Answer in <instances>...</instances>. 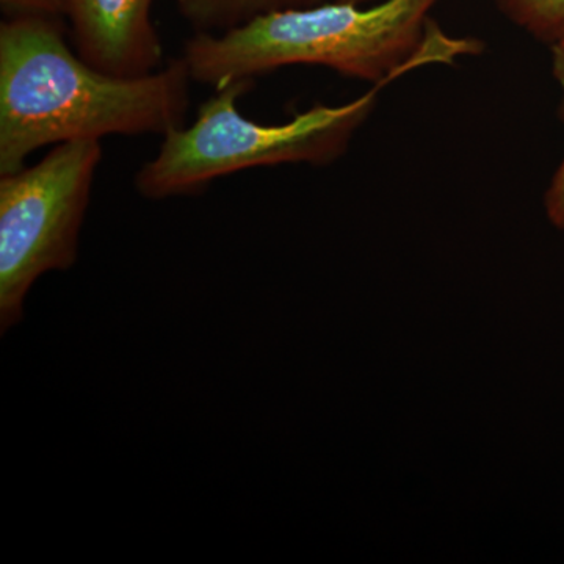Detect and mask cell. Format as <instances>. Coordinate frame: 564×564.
Wrapping results in <instances>:
<instances>
[{"instance_id":"1","label":"cell","mask_w":564,"mask_h":564,"mask_svg":"<svg viewBox=\"0 0 564 564\" xmlns=\"http://www.w3.org/2000/svg\"><path fill=\"white\" fill-rule=\"evenodd\" d=\"M191 73L176 57L141 77L93 68L70 50L62 20L0 24V176L51 144L109 135H166L191 109Z\"/></svg>"},{"instance_id":"2","label":"cell","mask_w":564,"mask_h":564,"mask_svg":"<svg viewBox=\"0 0 564 564\" xmlns=\"http://www.w3.org/2000/svg\"><path fill=\"white\" fill-rule=\"evenodd\" d=\"M440 0H384L373 7L318 3L259 14L221 33H195L181 57L193 82L225 87L293 65L325 66L372 85L414 66L454 63L481 51L477 40L451 39L429 13Z\"/></svg>"},{"instance_id":"3","label":"cell","mask_w":564,"mask_h":564,"mask_svg":"<svg viewBox=\"0 0 564 564\" xmlns=\"http://www.w3.org/2000/svg\"><path fill=\"white\" fill-rule=\"evenodd\" d=\"M389 84L372 85V90L340 106L317 104L282 124H261L240 113L237 102L254 80L215 88L191 128L163 135L158 155L140 166L133 185L143 198L159 202L198 195L212 182L245 170L282 163L329 165L347 152Z\"/></svg>"},{"instance_id":"4","label":"cell","mask_w":564,"mask_h":564,"mask_svg":"<svg viewBox=\"0 0 564 564\" xmlns=\"http://www.w3.org/2000/svg\"><path fill=\"white\" fill-rule=\"evenodd\" d=\"M101 161V140L68 141L35 165L0 176V332L21 321L41 274L76 262Z\"/></svg>"},{"instance_id":"5","label":"cell","mask_w":564,"mask_h":564,"mask_svg":"<svg viewBox=\"0 0 564 564\" xmlns=\"http://www.w3.org/2000/svg\"><path fill=\"white\" fill-rule=\"evenodd\" d=\"M154 0H65L70 39L82 61L117 77H141L163 66L152 22Z\"/></svg>"},{"instance_id":"6","label":"cell","mask_w":564,"mask_h":564,"mask_svg":"<svg viewBox=\"0 0 564 564\" xmlns=\"http://www.w3.org/2000/svg\"><path fill=\"white\" fill-rule=\"evenodd\" d=\"M318 3L323 0H177V9L195 33H221L269 11Z\"/></svg>"},{"instance_id":"7","label":"cell","mask_w":564,"mask_h":564,"mask_svg":"<svg viewBox=\"0 0 564 564\" xmlns=\"http://www.w3.org/2000/svg\"><path fill=\"white\" fill-rule=\"evenodd\" d=\"M497 9L541 43L564 39V0H494Z\"/></svg>"},{"instance_id":"8","label":"cell","mask_w":564,"mask_h":564,"mask_svg":"<svg viewBox=\"0 0 564 564\" xmlns=\"http://www.w3.org/2000/svg\"><path fill=\"white\" fill-rule=\"evenodd\" d=\"M558 115L564 124V95L560 102ZM544 210L549 223L558 231L564 232V158L545 191Z\"/></svg>"},{"instance_id":"9","label":"cell","mask_w":564,"mask_h":564,"mask_svg":"<svg viewBox=\"0 0 564 564\" xmlns=\"http://www.w3.org/2000/svg\"><path fill=\"white\" fill-rule=\"evenodd\" d=\"M6 18L65 17V0H0Z\"/></svg>"},{"instance_id":"10","label":"cell","mask_w":564,"mask_h":564,"mask_svg":"<svg viewBox=\"0 0 564 564\" xmlns=\"http://www.w3.org/2000/svg\"><path fill=\"white\" fill-rule=\"evenodd\" d=\"M552 74H554L556 84L563 88L564 91V39L556 41L552 44Z\"/></svg>"},{"instance_id":"11","label":"cell","mask_w":564,"mask_h":564,"mask_svg":"<svg viewBox=\"0 0 564 564\" xmlns=\"http://www.w3.org/2000/svg\"><path fill=\"white\" fill-rule=\"evenodd\" d=\"M340 2L356 3V6H366V3L373 2V0H340Z\"/></svg>"}]
</instances>
